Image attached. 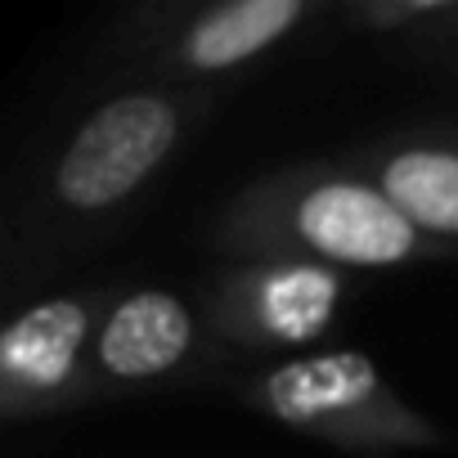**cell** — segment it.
Listing matches in <instances>:
<instances>
[{"label":"cell","mask_w":458,"mask_h":458,"mask_svg":"<svg viewBox=\"0 0 458 458\" xmlns=\"http://www.w3.org/2000/svg\"><path fill=\"white\" fill-rule=\"evenodd\" d=\"M216 261H310L328 270H409L449 261L342 157H310L248 180L207 225Z\"/></svg>","instance_id":"1"},{"label":"cell","mask_w":458,"mask_h":458,"mask_svg":"<svg viewBox=\"0 0 458 458\" xmlns=\"http://www.w3.org/2000/svg\"><path fill=\"white\" fill-rule=\"evenodd\" d=\"M220 90L131 81L104 95L50 153L41 171V216L59 234L122 225L216 117Z\"/></svg>","instance_id":"2"},{"label":"cell","mask_w":458,"mask_h":458,"mask_svg":"<svg viewBox=\"0 0 458 458\" xmlns=\"http://www.w3.org/2000/svg\"><path fill=\"white\" fill-rule=\"evenodd\" d=\"M229 391L257 418L346 454H422L449 445V431L413 409L373 355L351 346L248 364L229 373Z\"/></svg>","instance_id":"3"},{"label":"cell","mask_w":458,"mask_h":458,"mask_svg":"<svg viewBox=\"0 0 458 458\" xmlns=\"http://www.w3.org/2000/svg\"><path fill=\"white\" fill-rule=\"evenodd\" d=\"M328 0H207V5H153L117 32L140 81L211 86L239 77L297 41L310 23L333 19Z\"/></svg>","instance_id":"4"},{"label":"cell","mask_w":458,"mask_h":458,"mask_svg":"<svg viewBox=\"0 0 458 458\" xmlns=\"http://www.w3.org/2000/svg\"><path fill=\"white\" fill-rule=\"evenodd\" d=\"M355 275L310 261H220L198 279V310L211 337L229 355H301L324 342L346 301Z\"/></svg>","instance_id":"5"},{"label":"cell","mask_w":458,"mask_h":458,"mask_svg":"<svg viewBox=\"0 0 458 458\" xmlns=\"http://www.w3.org/2000/svg\"><path fill=\"white\" fill-rule=\"evenodd\" d=\"M225 360L234 355L211 337L193 297L162 284L117 288L95 333L90 391L99 404V400H131L171 386H193L216 377Z\"/></svg>","instance_id":"6"},{"label":"cell","mask_w":458,"mask_h":458,"mask_svg":"<svg viewBox=\"0 0 458 458\" xmlns=\"http://www.w3.org/2000/svg\"><path fill=\"white\" fill-rule=\"evenodd\" d=\"M117 288L90 284L50 293L0 333V422H37L81 404H95L90 391V351L99 319Z\"/></svg>","instance_id":"7"},{"label":"cell","mask_w":458,"mask_h":458,"mask_svg":"<svg viewBox=\"0 0 458 458\" xmlns=\"http://www.w3.org/2000/svg\"><path fill=\"white\" fill-rule=\"evenodd\" d=\"M445 257H458V122L369 135L342 153Z\"/></svg>","instance_id":"8"},{"label":"cell","mask_w":458,"mask_h":458,"mask_svg":"<svg viewBox=\"0 0 458 458\" xmlns=\"http://www.w3.org/2000/svg\"><path fill=\"white\" fill-rule=\"evenodd\" d=\"M449 0H342L333 10V19L364 41H386L395 50H404L409 41H418L440 14Z\"/></svg>","instance_id":"9"},{"label":"cell","mask_w":458,"mask_h":458,"mask_svg":"<svg viewBox=\"0 0 458 458\" xmlns=\"http://www.w3.org/2000/svg\"><path fill=\"white\" fill-rule=\"evenodd\" d=\"M400 55H409L418 64H436V68H454L458 72V0H449L445 14L418 41H409Z\"/></svg>","instance_id":"10"}]
</instances>
